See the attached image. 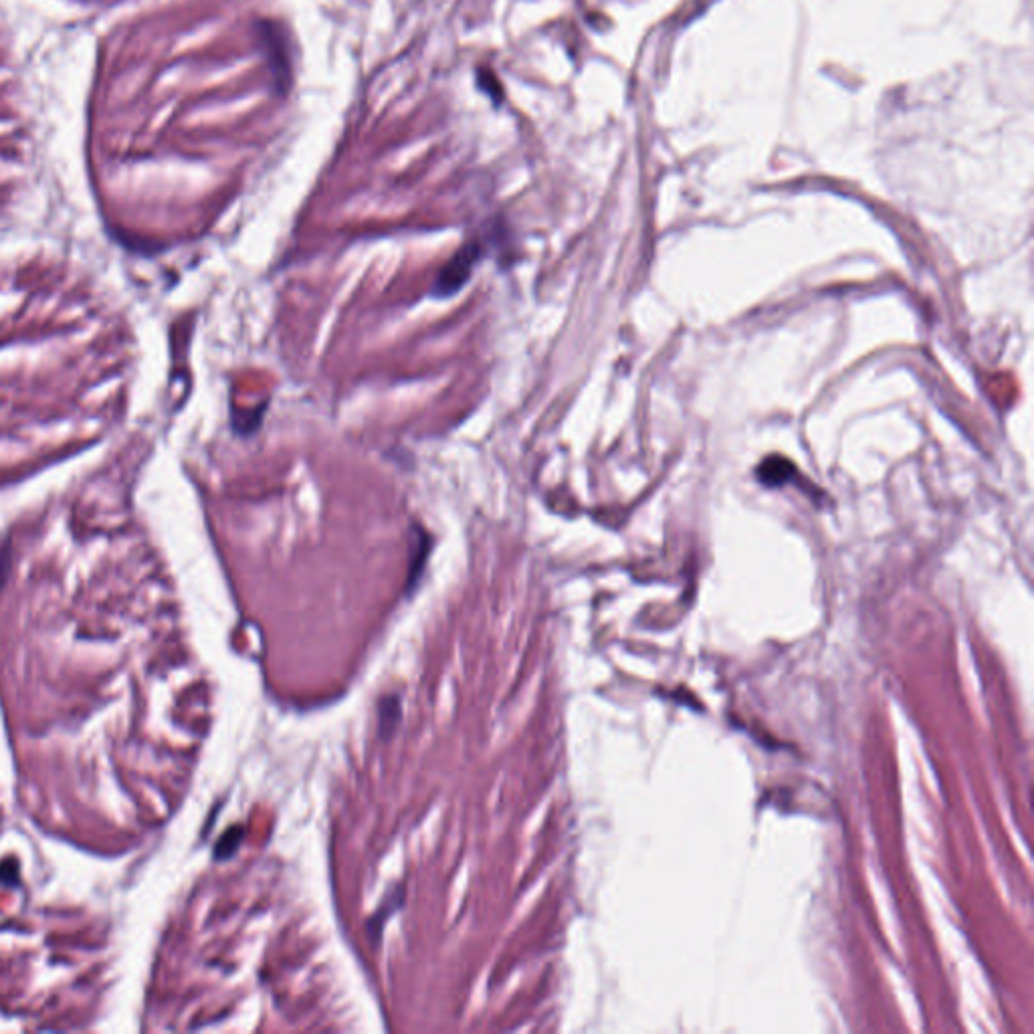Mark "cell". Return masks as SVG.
Listing matches in <instances>:
<instances>
[{"mask_svg": "<svg viewBox=\"0 0 1034 1034\" xmlns=\"http://www.w3.org/2000/svg\"><path fill=\"white\" fill-rule=\"evenodd\" d=\"M400 715H402V705H400L398 695H388L380 701V732L384 738H390V734L396 730Z\"/></svg>", "mask_w": 1034, "mask_h": 1034, "instance_id": "cell-2", "label": "cell"}, {"mask_svg": "<svg viewBox=\"0 0 1034 1034\" xmlns=\"http://www.w3.org/2000/svg\"><path fill=\"white\" fill-rule=\"evenodd\" d=\"M788 465H790V463H786L784 459H770V461L762 467V471H758V473H760L762 481H766V483H782V481L786 479V475L792 471V469H790V471H784V473H782V469H784V467H788Z\"/></svg>", "mask_w": 1034, "mask_h": 1034, "instance_id": "cell-4", "label": "cell"}, {"mask_svg": "<svg viewBox=\"0 0 1034 1034\" xmlns=\"http://www.w3.org/2000/svg\"><path fill=\"white\" fill-rule=\"evenodd\" d=\"M390 899H392V901L388 903V895H386V899H384V903L380 905L378 913H376V915L370 919V923H368V934H370V938H372V940H376V938H378V934L382 932V925H384L386 917H388L394 909H398V905L402 903V889H400V887H398V889H394Z\"/></svg>", "mask_w": 1034, "mask_h": 1034, "instance_id": "cell-3", "label": "cell"}, {"mask_svg": "<svg viewBox=\"0 0 1034 1034\" xmlns=\"http://www.w3.org/2000/svg\"><path fill=\"white\" fill-rule=\"evenodd\" d=\"M487 249H489V245L483 241V237H473L471 241H467L449 259V263L441 269V273L437 275L435 285L431 289V295L445 299V297H451L457 291H461L465 287V283L469 281L473 267L485 257Z\"/></svg>", "mask_w": 1034, "mask_h": 1034, "instance_id": "cell-1", "label": "cell"}, {"mask_svg": "<svg viewBox=\"0 0 1034 1034\" xmlns=\"http://www.w3.org/2000/svg\"><path fill=\"white\" fill-rule=\"evenodd\" d=\"M241 837H243V831H241V829H233V831H229V833L225 835V839H223L221 847L217 849V855H219L217 859H227L229 855H233V853L237 851L239 843H241Z\"/></svg>", "mask_w": 1034, "mask_h": 1034, "instance_id": "cell-6", "label": "cell"}, {"mask_svg": "<svg viewBox=\"0 0 1034 1034\" xmlns=\"http://www.w3.org/2000/svg\"><path fill=\"white\" fill-rule=\"evenodd\" d=\"M477 79H479V87H481L483 91H487L491 99L501 101L503 91H501V85H499L497 77H495L491 71H487V69H479V71H477Z\"/></svg>", "mask_w": 1034, "mask_h": 1034, "instance_id": "cell-5", "label": "cell"}]
</instances>
